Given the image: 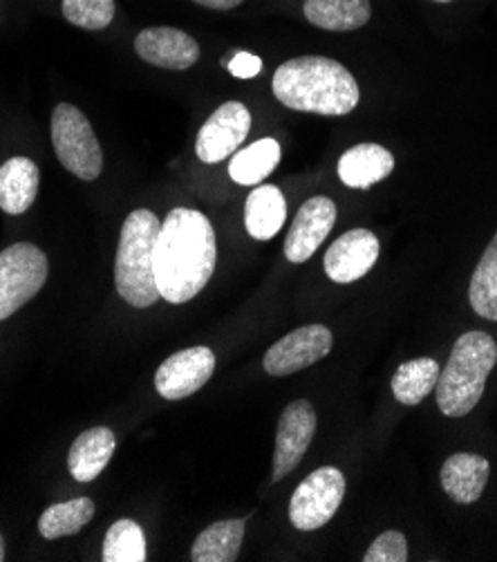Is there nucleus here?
Here are the masks:
<instances>
[{"label":"nucleus","instance_id":"obj_31","mask_svg":"<svg viewBox=\"0 0 497 562\" xmlns=\"http://www.w3.org/2000/svg\"><path fill=\"white\" fill-rule=\"evenodd\" d=\"M5 560V540H3V536H0V562Z\"/></svg>","mask_w":497,"mask_h":562},{"label":"nucleus","instance_id":"obj_14","mask_svg":"<svg viewBox=\"0 0 497 562\" xmlns=\"http://www.w3.org/2000/svg\"><path fill=\"white\" fill-rule=\"evenodd\" d=\"M142 61L163 70H189L200 59L197 41L178 27H148L135 38Z\"/></svg>","mask_w":497,"mask_h":562},{"label":"nucleus","instance_id":"obj_5","mask_svg":"<svg viewBox=\"0 0 497 562\" xmlns=\"http://www.w3.org/2000/svg\"><path fill=\"white\" fill-rule=\"evenodd\" d=\"M52 146L59 161L79 180L92 182L103 171L99 139L83 112L72 103H59L52 112Z\"/></svg>","mask_w":497,"mask_h":562},{"label":"nucleus","instance_id":"obj_13","mask_svg":"<svg viewBox=\"0 0 497 562\" xmlns=\"http://www.w3.org/2000/svg\"><path fill=\"white\" fill-rule=\"evenodd\" d=\"M379 238L368 229H352L331 243L325 254V273L339 285L361 280L379 260Z\"/></svg>","mask_w":497,"mask_h":562},{"label":"nucleus","instance_id":"obj_8","mask_svg":"<svg viewBox=\"0 0 497 562\" xmlns=\"http://www.w3.org/2000/svg\"><path fill=\"white\" fill-rule=\"evenodd\" d=\"M335 344V336L325 325H303L281 341H275L264 355V370L271 376H287L325 359Z\"/></svg>","mask_w":497,"mask_h":562},{"label":"nucleus","instance_id":"obj_9","mask_svg":"<svg viewBox=\"0 0 497 562\" xmlns=\"http://www.w3.org/2000/svg\"><path fill=\"white\" fill-rule=\"evenodd\" d=\"M251 131V112L240 101H227L213 110L197 133L195 153L204 164H217L231 157Z\"/></svg>","mask_w":497,"mask_h":562},{"label":"nucleus","instance_id":"obj_32","mask_svg":"<svg viewBox=\"0 0 497 562\" xmlns=\"http://www.w3.org/2000/svg\"><path fill=\"white\" fill-rule=\"evenodd\" d=\"M434 3H451V0H434Z\"/></svg>","mask_w":497,"mask_h":562},{"label":"nucleus","instance_id":"obj_10","mask_svg":"<svg viewBox=\"0 0 497 562\" xmlns=\"http://www.w3.org/2000/svg\"><path fill=\"white\" fill-rule=\"evenodd\" d=\"M316 411L309 402H292L279 422L275 430V451H273V482H281L290 475L305 458L307 448L316 432Z\"/></svg>","mask_w":497,"mask_h":562},{"label":"nucleus","instance_id":"obj_26","mask_svg":"<svg viewBox=\"0 0 497 562\" xmlns=\"http://www.w3.org/2000/svg\"><path fill=\"white\" fill-rule=\"evenodd\" d=\"M146 538L137 522L117 520L103 540V562H144Z\"/></svg>","mask_w":497,"mask_h":562},{"label":"nucleus","instance_id":"obj_23","mask_svg":"<svg viewBox=\"0 0 497 562\" xmlns=\"http://www.w3.org/2000/svg\"><path fill=\"white\" fill-rule=\"evenodd\" d=\"M441 368L434 359H413L397 368L393 376V395L404 406L421 404L437 387Z\"/></svg>","mask_w":497,"mask_h":562},{"label":"nucleus","instance_id":"obj_20","mask_svg":"<svg viewBox=\"0 0 497 562\" xmlns=\"http://www.w3.org/2000/svg\"><path fill=\"white\" fill-rule=\"evenodd\" d=\"M305 19L327 32H354L372 16L370 0H305Z\"/></svg>","mask_w":497,"mask_h":562},{"label":"nucleus","instance_id":"obj_17","mask_svg":"<svg viewBox=\"0 0 497 562\" xmlns=\"http://www.w3.org/2000/svg\"><path fill=\"white\" fill-rule=\"evenodd\" d=\"M117 448L115 432L105 426H94L81 432L68 456V469L77 482H92L101 475Z\"/></svg>","mask_w":497,"mask_h":562},{"label":"nucleus","instance_id":"obj_16","mask_svg":"<svg viewBox=\"0 0 497 562\" xmlns=\"http://www.w3.org/2000/svg\"><path fill=\"white\" fill-rule=\"evenodd\" d=\"M490 464L475 453H455L441 467L439 480L444 493L458 504H475L488 482Z\"/></svg>","mask_w":497,"mask_h":562},{"label":"nucleus","instance_id":"obj_27","mask_svg":"<svg viewBox=\"0 0 497 562\" xmlns=\"http://www.w3.org/2000/svg\"><path fill=\"white\" fill-rule=\"evenodd\" d=\"M64 16L90 32L105 30L115 19V0H64Z\"/></svg>","mask_w":497,"mask_h":562},{"label":"nucleus","instance_id":"obj_12","mask_svg":"<svg viewBox=\"0 0 497 562\" xmlns=\"http://www.w3.org/2000/svg\"><path fill=\"white\" fill-rule=\"evenodd\" d=\"M337 222V204L325 195L309 198L296 213L285 240V258L294 265L307 262L325 243Z\"/></svg>","mask_w":497,"mask_h":562},{"label":"nucleus","instance_id":"obj_3","mask_svg":"<svg viewBox=\"0 0 497 562\" xmlns=\"http://www.w3.org/2000/svg\"><path fill=\"white\" fill-rule=\"evenodd\" d=\"M497 363V344L490 334H462L437 381V406L447 417L468 415L482 400L486 379Z\"/></svg>","mask_w":497,"mask_h":562},{"label":"nucleus","instance_id":"obj_4","mask_svg":"<svg viewBox=\"0 0 497 562\" xmlns=\"http://www.w3.org/2000/svg\"><path fill=\"white\" fill-rule=\"evenodd\" d=\"M159 229V217L148 209L133 211L122 227L115 285L117 294L137 310H146L159 301L155 280V247Z\"/></svg>","mask_w":497,"mask_h":562},{"label":"nucleus","instance_id":"obj_6","mask_svg":"<svg viewBox=\"0 0 497 562\" xmlns=\"http://www.w3.org/2000/svg\"><path fill=\"white\" fill-rule=\"evenodd\" d=\"M47 256L32 243L0 251V321L30 303L47 280Z\"/></svg>","mask_w":497,"mask_h":562},{"label":"nucleus","instance_id":"obj_19","mask_svg":"<svg viewBox=\"0 0 497 562\" xmlns=\"http://www.w3.org/2000/svg\"><path fill=\"white\" fill-rule=\"evenodd\" d=\"M38 193V166L30 157H12L0 166V209L25 213Z\"/></svg>","mask_w":497,"mask_h":562},{"label":"nucleus","instance_id":"obj_11","mask_svg":"<svg viewBox=\"0 0 497 562\" xmlns=\"http://www.w3.org/2000/svg\"><path fill=\"white\" fill-rule=\"evenodd\" d=\"M215 355L204 346L187 348L166 359L155 372V387L159 397L169 402L187 400L213 376Z\"/></svg>","mask_w":497,"mask_h":562},{"label":"nucleus","instance_id":"obj_28","mask_svg":"<svg viewBox=\"0 0 497 562\" xmlns=\"http://www.w3.org/2000/svg\"><path fill=\"white\" fill-rule=\"evenodd\" d=\"M408 542L402 531L381 533L363 555V562H406Z\"/></svg>","mask_w":497,"mask_h":562},{"label":"nucleus","instance_id":"obj_24","mask_svg":"<svg viewBox=\"0 0 497 562\" xmlns=\"http://www.w3.org/2000/svg\"><path fill=\"white\" fill-rule=\"evenodd\" d=\"M94 518V502L90 497H77L70 502L52 504L38 520V531L45 540H59L79 533Z\"/></svg>","mask_w":497,"mask_h":562},{"label":"nucleus","instance_id":"obj_15","mask_svg":"<svg viewBox=\"0 0 497 562\" xmlns=\"http://www.w3.org/2000/svg\"><path fill=\"white\" fill-rule=\"evenodd\" d=\"M395 171V157L379 144H359L339 159V178L350 189H370Z\"/></svg>","mask_w":497,"mask_h":562},{"label":"nucleus","instance_id":"obj_25","mask_svg":"<svg viewBox=\"0 0 497 562\" xmlns=\"http://www.w3.org/2000/svg\"><path fill=\"white\" fill-rule=\"evenodd\" d=\"M468 301L477 316L497 323V234L473 271Z\"/></svg>","mask_w":497,"mask_h":562},{"label":"nucleus","instance_id":"obj_30","mask_svg":"<svg viewBox=\"0 0 497 562\" xmlns=\"http://www.w3.org/2000/svg\"><path fill=\"white\" fill-rule=\"evenodd\" d=\"M193 3H197V5H202V8H208V10L227 12V10H234V8H238L240 3H245V0H193Z\"/></svg>","mask_w":497,"mask_h":562},{"label":"nucleus","instance_id":"obj_29","mask_svg":"<svg viewBox=\"0 0 497 562\" xmlns=\"http://www.w3.org/2000/svg\"><path fill=\"white\" fill-rule=\"evenodd\" d=\"M229 72L234 75V77H238V79H253V77H258L260 75V70H262V61H260V56H256V54H249V52H238L234 59L229 61Z\"/></svg>","mask_w":497,"mask_h":562},{"label":"nucleus","instance_id":"obj_2","mask_svg":"<svg viewBox=\"0 0 497 562\" xmlns=\"http://www.w3.org/2000/svg\"><path fill=\"white\" fill-rule=\"evenodd\" d=\"M273 94L290 110L341 117L359 105L354 75L327 56H296L273 75Z\"/></svg>","mask_w":497,"mask_h":562},{"label":"nucleus","instance_id":"obj_1","mask_svg":"<svg viewBox=\"0 0 497 562\" xmlns=\"http://www.w3.org/2000/svg\"><path fill=\"white\" fill-rule=\"evenodd\" d=\"M215 262V232L204 213L178 206L166 215L155 247V280L163 301L182 305L195 299L211 280Z\"/></svg>","mask_w":497,"mask_h":562},{"label":"nucleus","instance_id":"obj_7","mask_svg":"<svg viewBox=\"0 0 497 562\" xmlns=\"http://www.w3.org/2000/svg\"><path fill=\"white\" fill-rule=\"evenodd\" d=\"M346 497V475L335 467L309 473L292 495L290 520L298 531H316L337 516Z\"/></svg>","mask_w":497,"mask_h":562},{"label":"nucleus","instance_id":"obj_21","mask_svg":"<svg viewBox=\"0 0 497 562\" xmlns=\"http://www.w3.org/2000/svg\"><path fill=\"white\" fill-rule=\"evenodd\" d=\"M245 540V520H223L206 527L193 542V562H234Z\"/></svg>","mask_w":497,"mask_h":562},{"label":"nucleus","instance_id":"obj_18","mask_svg":"<svg viewBox=\"0 0 497 562\" xmlns=\"http://www.w3.org/2000/svg\"><path fill=\"white\" fill-rule=\"evenodd\" d=\"M287 217V202L279 187H258L245 202V227L256 240H271L279 236Z\"/></svg>","mask_w":497,"mask_h":562},{"label":"nucleus","instance_id":"obj_22","mask_svg":"<svg viewBox=\"0 0 497 562\" xmlns=\"http://www.w3.org/2000/svg\"><path fill=\"white\" fill-rule=\"evenodd\" d=\"M279 161H281V144L271 137H264L231 157L229 176L234 182L242 187H256L273 173V168L279 166Z\"/></svg>","mask_w":497,"mask_h":562}]
</instances>
